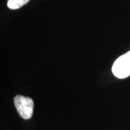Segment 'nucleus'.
<instances>
[{
  "instance_id": "obj_1",
  "label": "nucleus",
  "mask_w": 130,
  "mask_h": 130,
  "mask_svg": "<svg viewBox=\"0 0 130 130\" xmlns=\"http://www.w3.org/2000/svg\"><path fill=\"white\" fill-rule=\"evenodd\" d=\"M113 74L116 77L123 79L130 75V51L119 57L112 67Z\"/></svg>"
},
{
  "instance_id": "obj_2",
  "label": "nucleus",
  "mask_w": 130,
  "mask_h": 130,
  "mask_svg": "<svg viewBox=\"0 0 130 130\" xmlns=\"http://www.w3.org/2000/svg\"><path fill=\"white\" fill-rule=\"evenodd\" d=\"M14 106L19 115L24 119H29L32 116L33 101L30 98L17 95L14 98Z\"/></svg>"
},
{
  "instance_id": "obj_3",
  "label": "nucleus",
  "mask_w": 130,
  "mask_h": 130,
  "mask_svg": "<svg viewBox=\"0 0 130 130\" xmlns=\"http://www.w3.org/2000/svg\"><path fill=\"white\" fill-rule=\"evenodd\" d=\"M30 0H8L7 7L11 9H17L27 4Z\"/></svg>"
}]
</instances>
